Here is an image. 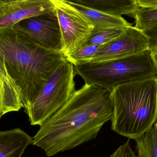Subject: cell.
I'll list each match as a JSON object with an SVG mask.
<instances>
[{
    "label": "cell",
    "mask_w": 157,
    "mask_h": 157,
    "mask_svg": "<svg viewBox=\"0 0 157 157\" xmlns=\"http://www.w3.org/2000/svg\"><path fill=\"white\" fill-rule=\"evenodd\" d=\"M113 112L111 93L85 83L40 126L33 145L41 148L48 157L74 148L95 139L103 125L111 120Z\"/></svg>",
    "instance_id": "6da1fadb"
},
{
    "label": "cell",
    "mask_w": 157,
    "mask_h": 157,
    "mask_svg": "<svg viewBox=\"0 0 157 157\" xmlns=\"http://www.w3.org/2000/svg\"><path fill=\"white\" fill-rule=\"evenodd\" d=\"M0 56L21 90L27 110L55 71L67 61L61 52L47 49L13 27L0 29Z\"/></svg>",
    "instance_id": "7a4b0ae2"
},
{
    "label": "cell",
    "mask_w": 157,
    "mask_h": 157,
    "mask_svg": "<svg viewBox=\"0 0 157 157\" xmlns=\"http://www.w3.org/2000/svg\"><path fill=\"white\" fill-rule=\"evenodd\" d=\"M112 129L136 140L157 120V77L120 85L111 94Z\"/></svg>",
    "instance_id": "3957f363"
},
{
    "label": "cell",
    "mask_w": 157,
    "mask_h": 157,
    "mask_svg": "<svg viewBox=\"0 0 157 157\" xmlns=\"http://www.w3.org/2000/svg\"><path fill=\"white\" fill-rule=\"evenodd\" d=\"M85 83L99 86L110 93L120 85L157 77L151 52L104 62L74 66Z\"/></svg>",
    "instance_id": "277c9868"
},
{
    "label": "cell",
    "mask_w": 157,
    "mask_h": 157,
    "mask_svg": "<svg viewBox=\"0 0 157 157\" xmlns=\"http://www.w3.org/2000/svg\"><path fill=\"white\" fill-rule=\"evenodd\" d=\"M74 66L67 60L56 71L25 112L32 125H43L68 101L75 90Z\"/></svg>",
    "instance_id": "5b68a950"
},
{
    "label": "cell",
    "mask_w": 157,
    "mask_h": 157,
    "mask_svg": "<svg viewBox=\"0 0 157 157\" xmlns=\"http://www.w3.org/2000/svg\"><path fill=\"white\" fill-rule=\"evenodd\" d=\"M61 34V53L66 58L86 44L94 29L91 22L65 0H51Z\"/></svg>",
    "instance_id": "8992f818"
},
{
    "label": "cell",
    "mask_w": 157,
    "mask_h": 157,
    "mask_svg": "<svg viewBox=\"0 0 157 157\" xmlns=\"http://www.w3.org/2000/svg\"><path fill=\"white\" fill-rule=\"evenodd\" d=\"M13 27L43 47L61 53V31L55 10L21 21Z\"/></svg>",
    "instance_id": "52a82bcc"
},
{
    "label": "cell",
    "mask_w": 157,
    "mask_h": 157,
    "mask_svg": "<svg viewBox=\"0 0 157 157\" xmlns=\"http://www.w3.org/2000/svg\"><path fill=\"white\" fill-rule=\"evenodd\" d=\"M147 50H149L147 38L143 31L129 26L115 39L101 45L90 63L124 58Z\"/></svg>",
    "instance_id": "ba28073f"
},
{
    "label": "cell",
    "mask_w": 157,
    "mask_h": 157,
    "mask_svg": "<svg viewBox=\"0 0 157 157\" xmlns=\"http://www.w3.org/2000/svg\"><path fill=\"white\" fill-rule=\"evenodd\" d=\"M54 10L51 0H0V29Z\"/></svg>",
    "instance_id": "9c48e42d"
},
{
    "label": "cell",
    "mask_w": 157,
    "mask_h": 157,
    "mask_svg": "<svg viewBox=\"0 0 157 157\" xmlns=\"http://www.w3.org/2000/svg\"><path fill=\"white\" fill-rule=\"evenodd\" d=\"M24 107L21 90L16 81L10 75L2 56H0V118Z\"/></svg>",
    "instance_id": "30bf717a"
},
{
    "label": "cell",
    "mask_w": 157,
    "mask_h": 157,
    "mask_svg": "<svg viewBox=\"0 0 157 157\" xmlns=\"http://www.w3.org/2000/svg\"><path fill=\"white\" fill-rule=\"evenodd\" d=\"M33 138L21 128L0 132V157H22Z\"/></svg>",
    "instance_id": "8fae6325"
},
{
    "label": "cell",
    "mask_w": 157,
    "mask_h": 157,
    "mask_svg": "<svg viewBox=\"0 0 157 157\" xmlns=\"http://www.w3.org/2000/svg\"><path fill=\"white\" fill-rule=\"evenodd\" d=\"M90 8L115 17L122 15L135 17L140 8L136 0H79Z\"/></svg>",
    "instance_id": "7c38bea8"
},
{
    "label": "cell",
    "mask_w": 157,
    "mask_h": 157,
    "mask_svg": "<svg viewBox=\"0 0 157 157\" xmlns=\"http://www.w3.org/2000/svg\"><path fill=\"white\" fill-rule=\"evenodd\" d=\"M70 4L83 13L94 25L95 29L127 28L132 26L123 17H115L100 11L90 8L80 2L79 0L67 1Z\"/></svg>",
    "instance_id": "4fadbf2b"
},
{
    "label": "cell",
    "mask_w": 157,
    "mask_h": 157,
    "mask_svg": "<svg viewBox=\"0 0 157 157\" xmlns=\"http://www.w3.org/2000/svg\"><path fill=\"white\" fill-rule=\"evenodd\" d=\"M135 140L137 157H157V120L148 131Z\"/></svg>",
    "instance_id": "5bb4252c"
},
{
    "label": "cell",
    "mask_w": 157,
    "mask_h": 157,
    "mask_svg": "<svg viewBox=\"0 0 157 157\" xmlns=\"http://www.w3.org/2000/svg\"><path fill=\"white\" fill-rule=\"evenodd\" d=\"M126 28L118 27L104 29L94 28L84 46L101 45L106 44L122 34Z\"/></svg>",
    "instance_id": "9a60e30c"
},
{
    "label": "cell",
    "mask_w": 157,
    "mask_h": 157,
    "mask_svg": "<svg viewBox=\"0 0 157 157\" xmlns=\"http://www.w3.org/2000/svg\"><path fill=\"white\" fill-rule=\"evenodd\" d=\"M135 27L141 31L157 25V9H140L137 12L135 17Z\"/></svg>",
    "instance_id": "2e32d148"
},
{
    "label": "cell",
    "mask_w": 157,
    "mask_h": 157,
    "mask_svg": "<svg viewBox=\"0 0 157 157\" xmlns=\"http://www.w3.org/2000/svg\"><path fill=\"white\" fill-rule=\"evenodd\" d=\"M101 45L84 46L67 57L68 62L74 66L90 63Z\"/></svg>",
    "instance_id": "e0dca14e"
},
{
    "label": "cell",
    "mask_w": 157,
    "mask_h": 157,
    "mask_svg": "<svg viewBox=\"0 0 157 157\" xmlns=\"http://www.w3.org/2000/svg\"><path fill=\"white\" fill-rule=\"evenodd\" d=\"M142 31L147 38L148 50L151 52L157 49V25Z\"/></svg>",
    "instance_id": "ac0fdd59"
},
{
    "label": "cell",
    "mask_w": 157,
    "mask_h": 157,
    "mask_svg": "<svg viewBox=\"0 0 157 157\" xmlns=\"http://www.w3.org/2000/svg\"><path fill=\"white\" fill-rule=\"evenodd\" d=\"M109 157H137L128 142L119 147Z\"/></svg>",
    "instance_id": "d6986e66"
},
{
    "label": "cell",
    "mask_w": 157,
    "mask_h": 157,
    "mask_svg": "<svg viewBox=\"0 0 157 157\" xmlns=\"http://www.w3.org/2000/svg\"><path fill=\"white\" fill-rule=\"evenodd\" d=\"M151 56L157 73V49L151 52Z\"/></svg>",
    "instance_id": "ffe728a7"
}]
</instances>
